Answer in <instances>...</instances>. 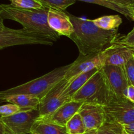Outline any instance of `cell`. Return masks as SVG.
Segmentation results:
<instances>
[{
    "label": "cell",
    "mask_w": 134,
    "mask_h": 134,
    "mask_svg": "<svg viewBox=\"0 0 134 134\" xmlns=\"http://www.w3.org/2000/svg\"><path fill=\"white\" fill-rule=\"evenodd\" d=\"M52 39L39 33L30 31L26 29L14 30L6 27L3 20L0 22V49L22 44H44L52 46Z\"/></svg>",
    "instance_id": "obj_5"
},
{
    "label": "cell",
    "mask_w": 134,
    "mask_h": 134,
    "mask_svg": "<svg viewBox=\"0 0 134 134\" xmlns=\"http://www.w3.org/2000/svg\"><path fill=\"white\" fill-rule=\"evenodd\" d=\"M71 99L83 103L105 106L116 100V98L101 68L73 96Z\"/></svg>",
    "instance_id": "obj_3"
},
{
    "label": "cell",
    "mask_w": 134,
    "mask_h": 134,
    "mask_svg": "<svg viewBox=\"0 0 134 134\" xmlns=\"http://www.w3.org/2000/svg\"><path fill=\"white\" fill-rule=\"evenodd\" d=\"M132 10H133V20L134 21V6L132 7Z\"/></svg>",
    "instance_id": "obj_32"
},
{
    "label": "cell",
    "mask_w": 134,
    "mask_h": 134,
    "mask_svg": "<svg viewBox=\"0 0 134 134\" xmlns=\"http://www.w3.org/2000/svg\"><path fill=\"white\" fill-rule=\"evenodd\" d=\"M35 134H69L66 126H61L51 122L38 119L31 130Z\"/></svg>",
    "instance_id": "obj_16"
},
{
    "label": "cell",
    "mask_w": 134,
    "mask_h": 134,
    "mask_svg": "<svg viewBox=\"0 0 134 134\" xmlns=\"http://www.w3.org/2000/svg\"><path fill=\"white\" fill-rule=\"evenodd\" d=\"M124 131L127 134H134V122L128 125L122 126Z\"/></svg>",
    "instance_id": "obj_30"
},
{
    "label": "cell",
    "mask_w": 134,
    "mask_h": 134,
    "mask_svg": "<svg viewBox=\"0 0 134 134\" xmlns=\"http://www.w3.org/2000/svg\"><path fill=\"white\" fill-rule=\"evenodd\" d=\"M133 56H134V53H133Z\"/></svg>",
    "instance_id": "obj_36"
},
{
    "label": "cell",
    "mask_w": 134,
    "mask_h": 134,
    "mask_svg": "<svg viewBox=\"0 0 134 134\" xmlns=\"http://www.w3.org/2000/svg\"><path fill=\"white\" fill-rule=\"evenodd\" d=\"M1 102L13 103L20 107L23 111L38 109L41 99L36 97L26 94H16L0 97Z\"/></svg>",
    "instance_id": "obj_15"
},
{
    "label": "cell",
    "mask_w": 134,
    "mask_h": 134,
    "mask_svg": "<svg viewBox=\"0 0 134 134\" xmlns=\"http://www.w3.org/2000/svg\"><path fill=\"white\" fill-rule=\"evenodd\" d=\"M123 126L115 122H108L98 130L96 134H122Z\"/></svg>",
    "instance_id": "obj_23"
},
{
    "label": "cell",
    "mask_w": 134,
    "mask_h": 134,
    "mask_svg": "<svg viewBox=\"0 0 134 134\" xmlns=\"http://www.w3.org/2000/svg\"><path fill=\"white\" fill-rule=\"evenodd\" d=\"M107 122H115L122 126L134 122V103L128 100H116L104 106Z\"/></svg>",
    "instance_id": "obj_8"
},
{
    "label": "cell",
    "mask_w": 134,
    "mask_h": 134,
    "mask_svg": "<svg viewBox=\"0 0 134 134\" xmlns=\"http://www.w3.org/2000/svg\"><path fill=\"white\" fill-rule=\"evenodd\" d=\"M9 1H11V0H9Z\"/></svg>",
    "instance_id": "obj_34"
},
{
    "label": "cell",
    "mask_w": 134,
    "mask_h": 134,
    "mask_svg": "<svg viewBox=\"0 0 134 134\" xmlns=\"http://www.w3.org/2000/svg\"><path fill=\"white\" fill-rule=\"evenodd\" d=\"M98 130H92L86 131L83 134H96Z\"/></svg>",
    "instance_id": "obj_31"
},
{
    "label": "cell",
    "mask_w": 134,
    "mask_h": 134,
    "mask_svg": "<svg viewBox=\"0 0 134 134\" xmlns=\"http://www.w3.org/2000/svg\"><path fill=\"white\" fill-rule=\"evenodd\" d=\"M74 27L70 39L77 46L80 54L99 53L106 47L117 41L118 30H105L98 27L92 20L83 19L68 13Z\"/></svg>",
    "instance_id": "obj_1"
},
{
    "label": "cell",
    "mask_w": 134,
    "mask_h": 134,
    "mask_svg": "<svg viewBox=\"0 0 134 134\" xmlns=\"http://www.w3.org/2000/svg\"><path fill=\"white\" fill-rule=\"evenodd\" d=\"M47 9H54L59 10L66 9L68 7L73 5L75 0H38Z\"/></svg>",
    "instance_id": "obj_21"
},
{
    "label": "cell",
    "mask_w": 134,
    "mask_h": 134,
    "mask_svg": "<svg viewBox=\"0 0 134 134\" xmlns=\"http://www.w3.org/2000/svg\"><path fill=\"white\" fill-rule=\"evenodd\" d=\"M118 41L134 48V27L129 34L124 36L120 37Z\"/></svg>",
    "instance_id": "obj_26"
},
{
    "label": "cell",
    "mask_w": 134,
    "mask_h": 134,
    "mask_svg": "<svg viewBox=\"0 0 134 134\" xmlns=\"http://www.w3.org/2000/svg\"><path fill=\"white\" fill-rule=\"evenodd\" d=\"M100 69L95 68L89 71L83 73L79 75L77 77H75L73 79L69 81V85L66 88V92L69 95L71 98H73V96L91 79L94 75H95Z\"/></svg>",
    "instance_id": "obj_17"
},
{
    "label": "cell",
    "mask_w": 134,
    "mask_h": 134,
    "mask_svg": "<svg viewBox=\"0 0 134 134\" xmlns=\"http://www.w3.org/2000/svg\"><path fill=\"white\" fill-rule=\"evenodd\" d=\"M49 9H27L16 7L11 4L0 5V18L19 22L23 28L46 35L56 41L61 35L51 28L48 23Z\"/></svg>",
    "instance_id": "obj_2"
},
{
    "label": "cell",
    "mask_w": 134,
    "mask_h": 134,
    "mask_svg": "<svg viewBox=\"0 0 134 134\" xmlns=\"http://www.w3.org/2000/svg\"><path fill=\"white\" fill-rule=\"evenodd\" d=\"M48 23L51 28L61 36L69 38L74 32V27L68 13H64L63 10L49 9Z\"/></svg>",
    "instance_id": "obj_13"
},
{
    "label": "cell",
    "mask_w": 134,
    "mask_h": 134,
    "mask_svg": "<svg viewBox=\"0 0 134 134\" xmlns=\"http://www.w3.org/2000/svg\"><path fill=\"white\" fill-rule=\"evenodd\" d=\"M124 69L129 85L134 86V56L124 65Z\"/></svg>",
    "instance_id": "obj_25"
},
{
    "label": "cell",
    "mask_w": 134,
    "mask_h": 134,
    "mask_svg": "<svg viewBox=\"0 0 134 134\" xmlns=\"http://www.w3.org/2000/svg\"><path fill=\"white\" fill-rule=\"evenodd\" d=\"M23 110L18 105L13 103L3 105L0 107V115L1 117H7L14 114L22 111Z\"/></svg>",
    "instance_id": "obj_24"
},
{
    "label": "cell",
    "mask_w": 134,
    "mask_h": 134,
    "mask_svg": "<svg viewBox=\"0 0 134 134\" xmlns=\"http://www.w3.org/2000/svg\"><path fill=\"white\" fill-rule=\"evenodd\" d=\"M11 4L16 7L27 9H47L38 0H11Z\"/></svg>",
    "instance_id": "obj_22"
},
{
    "label": "cell",
    "mask_w": 134,
    "mask_h": 134,
    "mask_svg": "<svg viewBox=\"0 0 134 134\" xmlns=\"http://www.w3.org/2000/svg\"><path fill=\"white\" fill-rule=\"evenodd\" d=\"M82 104L83 103L82 102L71 100L63 105L51 115L39 119L61 126H66L69 120L75 115L78 113Z\"/></svg>",
    "instance_id": "obj_14"
},
{
    "label": "cell",
    "mask_w": 134,
    "mask_h": 134,
    "mask_svg": "<svg viewBox=\"0 0 134 134\" xmlns=\"http://www.w3.org/2000/svg\"><path fill=\"white\" fill-rule=\"evenodd\" d=\"M75 1H83V2L90 3L96 4V5L103 6L105 7L115 10L118 13H120V14H123L127 18H130L133 20V10H132V7H126L124 6V5H119V4L108 1V0H75Z\"/></svg>",
    "instance_id": "obj_18"
},
{
    "label": "cell",
    "mask_w": 134,
    "mask_h": 134,
    "mask_svg": "<svg viewBox=\"0 0 134 134\" xmlns=\"http://www.w3.org/2000/svg\"><path fill=\"white\" fill-rule=\"evenodd\" d=\"M123 129H124V128H123ZM122 134H127L126 133L125 131H124H124H123V133Z\"/></svg>",
    "instance_id": "obj_33"
},
{
    "label": "cell",
    "mask_w": 134,
    "mask_h": 134,
    "mask_svg": "<svg viewBox=\"0 0 134 134\" xmlns=\"http://www.w3.org/2000/svg\"><path fill=\"white\" fill-rule=\"evenodd\" d=\"M0 134H15L2 120H0Z\"/></svg>",
    "instance_id": "obj_27"
},
{
    "label": "cell",
    "mask_w": 134,
    "mask_h": 134,
    "mask_svg": "<svg viewBox=\"0 0 134 134\" xmlns=\"http://www.w3.org/2000/svg\"><path fill=\"white\" fill-rule=\"evenodd\" d=\"M66 128L69 134H83L86 131L82 117L79 113L67 123Z\"/></svg>",
    "instance_id": "obj_20"
},
{
    "label": "cell",
    "mask_w": 134,
    "mask_h": 134,
    "mask_svg": "<svg viewBox=\"0 0 134 134\" xmlns=\"http://www.w3.org/2000/svg\"><path fill=\"white\" fill-rule=\"evenodd\" d=\"M126 98L134 103V86L129 85L126 92Z\"/></svg>",
    "instance_id": "obj_29"
},
{
    "label": "cell",
    "mask_w": 134,
    "mask_h": 134,
    "mask_svg": "<svg viewBox=\"0 0 134 134\" xmlns=\"http://www.w3.org/2000/svg\"><path fill=\"white\" fill-rule=\"evenodd\" d=\"M31 134H35V133H31Z\"/></svg>",
    "instance_id": "obj_35"
},
{
    "label": "cell",
    "mask_w": 134,
    "mask_h": 134,
    "mask_svg": "<svg viewBox=\"0 0 134 134\" xmlns=\"http://www.w3.org/2000/svg\"><path fill=\"white\" fill-rule=\"evenodd\" d=\"M134 48L116 41L99 52L102 66L117 65L124 66L133 57Z\"/></svg>",
    "instance_id": "obj_7"
},
{
    "label": "cell",
    "mask_w": 134,
    "mask_h": 134,
    "mask_svg": "<svg viewBox=\"0 0 134 134\" xmlns=\"http://www.w3.org/2000/svg\"><path fill=\"white\" fill-rule=\"evenodd\" d=\"M86 131L98 130L107 122L104 106L92 103H83L79 109Z\"/></svg>",
    "instance_id": "obj_11"
},
{
    "label": "cell",
    "mask_w": 134,
    "mask_h": 134,
    "mask_svg": "<svg viewBox=\"0 0 134 134\" xmlns=\"http://www.w3.org/2000/svg\"><path fill=\"white\" fill-rule=\"evenodd\" d=\"M68 85L69 81L64 79L41 99L39 106L40 118L51 115L63 105L72 100L65 91Z\"/></svg>",
    "instance_id": "obj_6"
},
{
    "label": "cell",
    "mask_w": 134,
    "mask_h": 134,
    "mask_svg": "<svg viewBox=\"0 0 134 134\" xmlns=\"http://www.w3.org/2000/svg\"><path fill=\"white\" fill-rule=\"evenodd\" d=\"M71 64L57 68L42 77L30 81L26 83L0 92V97L16 94H26L41 99L65 77Z\"/></svg>",
    "instance_id": "obj_4"
},
{
    "label": "cell",
    "mask_w": 134,
    "mask_h": 134,
    "mask_svg": "<svg viewBox=\"0 0 134 134\" xmlns=\"http://www.w3.org/2000/svg\"><path fill=\"white\" fill-rule=\"evenodd\" d=\"M99 53H92L88 55L80 54L78 58L71 64V66L67 71L64 79L69 80L83 73L89 71L95 68H102Z\"/></svg>",
    "instance_id": "obj_12"
},
{
    "label": "cell",
    "mask_w": 134,
    "mask_h": 134,
    "mask_svg": "<svg viewBox=\"0 0 134 134\" xmlns=\"http://www.w3.org/2000/svg\"><path fill=\"white\" fill-rule=\"evenodd\" d=\"M109 84L116 99H126V92L129 86L124 66L105 65L102 67Z\"/></svg>",
    "instance_id": "obj_10"
},
{
    "label": "cell",
    "mask_w": 134,
    "mask_h": 134,
    "mask_svg": "<svg viewBox=\"0 0 134 134\" xmlns=\"http://www.w3.org/2000/svg\"><path fill=\"white\" fill-rule=\"evenodd\" d=\"M112 2L117 3L119 5H124L126 7H133L134 6V0H108Z\"/></svg>",
    "instance_id": "obj_28"
},
{
    "label": "cell",
    "mask_w": 134,
    "mask_h": 134,
    "mask_svg": "<svg viewBox=\"0 0 134 134\" xmlns=\"http://www.w3.org/2000/svg\"><path fill=\"white\" fill-rule=\"evenodd\" d=\"M94 23L98 27L105 30H116L122 22L119 15H108L99 17L93 20Z\"/></svg>",
    "instance_id": "obj_19"
},
{
    "label": "cell",
    "mask_w": 134,
    "mask_h": 134,
    "mask_svg": "<svg viewBox=\"0 0 134 134\" xmlns=\"http://www.w3.org/2000/svg\"><path fill=\"white\" fill-rule=\"evenodd\" d=\"M39 118L40 113L38 109L22 111L7 117H0V120L15 134H31L33 126Z\"/></svg>",
    "instance_id": "obj_9"
}]
</instances>
